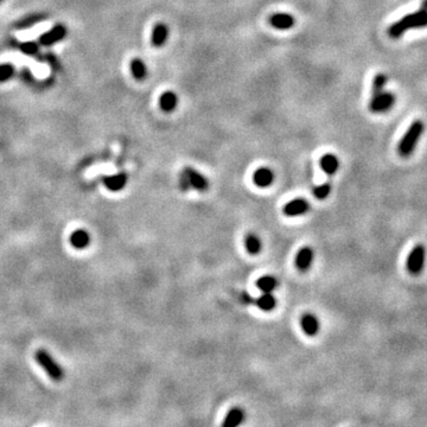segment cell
<instances>
[{"label":"cell","instance_id":"6da1fadb","mask_svg":"<svg viewBox=\"0 0 427 427\" xmlns=\"http://www.w3.org/2000/svg\"><path fill=\"white\" fill-rule=\"evenodd\" d=\"M427 27V11L420 9V11L407 15L400 21L388 29V35L392 38H399L409 29H420Z\"/></svg>","mask_w":427,"mask_h":427},{"label":"cell","instance_id":"7a4b0ae2","mask_svg":"<svg viewBox=\"0 0 427 427\" xmlns=\"http://www.w3.org/2000/svg\"><path fill=\"white\" fill-rule=\"evenodd\" d=\"M35 360L54 382H61L64 379L63 368L48 350L37 349L35 353Z\"/></svg>","mask_w":427,"mask_h":427},{"label":"cell","instance_id":"3957f363","mask_svg":"<svg viewBox=\"0 0 427 427\" xmlns=\"http://www.w3.org/2000/svg\"><path fill=\"white\" fill-rule=\"evenodd\" d=\"M422 131L423 123L422 121H420V120L414 121L412 125H410L409 128L407 129V132L405 133V135L400 140L399 145H397V152H399L401 157L406 158L412 155Z\"/></svg>","mask_w":427,"mask_h":427},{"label":"cell","instance_id":"277c9868","mask_svg":"<svg viewBox=\"0 0 427 427\" xmlns=\"http://www.w3.org/2000/svg\"><path fill=\"white\" fill-rule=\"evenodd\" d=\"M426 250L422 244H416L414 248L410 250L406 260V268L412 275L420 274L422 272L423 266H425Z\"/></svg>","mask_w":427,"mask_h":427},{"label":"cell","instance_id":"5b68a950","mask_svg":"<svg viewBox=\"0 0 427 427\" xmlns=\"http://www.w3.org/2000/svg\"><path fill=\"white\" fill-rule=\"evenodd\" d=\"M68 35L67 28L63 24H56L49 31H45L38 37V44L42 47H51V45L60 43Z\"/></svg>","mask_w":427,"mask_h":427},{"label":"cell","instance_id":"8992f818","mask_svg":"<svg viewBox=\"0 0 427 427\" xmlns=\"http://www.w3.org/2000/svg\"><path fill=\"white\" fill-rule=\"evenodd\" d=\"M394 102H395V96L392 93H387L382 90L379 94L371 95L369 109L373 113H383L392 108Z\"/></svg>","mask_w":427,"mask_h":427},{"label":"cell","instance_id":"52a82bcc","mask_svg":"<svg viewBox=\"0 0 427 427\" xmlns=\"http://www.w3.org/2000/svg\"><path fill=\"white\" fill-rule=\"evenodd\" d=\"M184 175L187 176L189 184H190L191 188L196 189L197 191L204 192L208 190V188H209V182H208V179L205 178V176H203L201 174V172H198L197 170H195L194 168H184L183 170Z\"/></svg>","mask_w":427,"mask_h":427},{"label":"cell","instance_id":"ba28073f","mask_svg":"<svg viewBox=\"0 0 427 427\" xmlns=\"http://www.w3.org/2000/svg\"><path fill=\"white\" fill-rule=\"evenodd\" d=\"M310 204L305 198H296V200L290 201L288 204H285L283 207V214L286 216L293 217V216H301L304 215L309 211Z\"/></svg>","mask_w":427,"mask_h":427},{"label":"cell","instance_id":"9c48e42d","mask_svg":"<svg viewBox=\"0 0 427 427\" xmlns=\"http://www.w3.org/2000/svg\"><path fill=\"white\" fill-rule=\"evenodd\" d=\"M169 38V27L165 23H157L152 29L151 43L155 48H162Z\"/></svg>","mask_w":427,"mask_h":427},{"label":"cell","instance_id":"30bf717a","mask_svg":"<svg viewBox=\"0 0 427 427\" xmlns=\"http://www.w3.org/2000/svg\"><path fill=\"white\" fill-rule=\"evenodd\" d=\"M274 181V174L269 168L262 166V168L256 169L253 174V182L256 187L267 188Z\"/></svg>","mask_w":427,"mask_h":427},{"label":"cell","instance_id":"8fae6325","mask_svg":"<svg viewBox=\"0 0 427 427\" xmlns=\"http://www.w3.org/2000/svg\"><path fill=\"white\" fill-rule=\"evenodd\" d=\"M127 181H128V176L125 172H120V174L107 176L103 178V185L112 192H118L122 190L126 187Z\"/></svg>","mask_w":427,"mask_h":427},{"label":"cell","instance_id":"7c38bea8","mask_svg":"<svg viewBox=\"0 0 427 427\" xmlns=\"http://www.w3.org/2000/svg\"><path fill=\"white\" fill-rule=\"evenodd\" d=\"M269 24L276 30H290L296 24V19L290 14H274L269 17Z\"/></svg>","mask_w":427,"mask_h":427},{"label":"cell","instance_id":"4fadbf2b","mask_svg":"<svg viewBox=\"0 0 427 427\" xmlns=\"http://www.w3.org/2000/svg\"><path fill=\"white\" fill-rule=\"evenodd\" d=\"M314 256H315L314 250L310 248V247H303V248L297 253V256H296L297 268L302 270V272L308 270L312 265Z\"/></svg>","mask_w":427,"mask_h":427},{"label":"cell","instance_id":"5bb4252c","mask_svg":"<svg viewBox=\"0 0 427 427\" xmlns=\"http://www.w3.org/2000/svg\"><path fill=\"white\" fill-rule=\"evenodd\" d=\"M69 242L75 249H86L90 243V234L84 229H77L71 233Z\"/></svg>","mask_w":427,"mask_h":427},{"label":"cell","instance_id":"9a60e30c","mask_svg":"<svg viewBox=\"0 0 427 427\" xmlns=\"http://www.w3.org/2000/svg\"><path fill=\"white\" fill-rule=\"evenodd\" d=\"M158 102H159V107H161L163 112L171 113L177 108L178 96L177 94L172 92V90H166V92H164L161 96H159Z\"/></svg>","mask_w":427,"mask_h":427},{"label":"cell","instance_id":"2e32d148","mask_svg":"<svg viewBox=\"0 0 427 427\" xmlns=\"http://www.w3.org/2000/svg\"><path fill=\"white\" fill-rule=\"evenodd\" d=\"M301 327L305 335L316 336L319 331V321L315 315L305 314L301 318Z\"/></svg>","mask_w":427,"mask_h":427},{"label":"cell","instance_id":"e0dca14e","mask_svg":"<svg viewBox=\"0 0 427 427\" xmlns=\"http://www.w3.org/2000/svg\"><path fill=\"white\" fill-rule=\"evenodd\" d=\"M129 71H131L133 79L136 81H144L148 77L149 70L145 62L141 58H133L129 62Z\"/></svg>","mask_w":427,"mask_h":427},{"label":"cell","instance_id":"ac0fdd59","mask_svg":"<svg viewBox=\"0 0 427 427\" xmlns=\"http://www.w3.org/2000/svg\"><path fill=\"white\" fill-rule=\"evenodd\" d=\"M319 165H321L322 170L324 171L325 174L332 176L338 171V169H340V161H338V158L336 157L335 155L328 153V155H324L321 158V161H319Z\"/></svg>","mask_w":427,"mask_h":427},{"label":"cell","instance_id":"d6986e66","mask_svg":"<svg viewBox=\"0 0 427 427\" xmlns=\"http://www.w3.org/2000/svg\"><path fill=\"white\" fill-rule=\"evenodd\" d=\"M244 420V412L240 407H233L229 412L227 413L224 421L222 422V426L224 427H235L239 426L243 422Z\"/></svg>","mask_w":427,"mask_h":427},{"label":"cell","instance_id":"ffe728a7","mask_svg":"<svg viewBox=\"0 0 427 427\" xmlns=\"http://www.w3.org/2000/svg\"><path fill=\"white\" fill-rule=\"evenodd\" d=\"M255 305L262 311H272L276 306V299L272 293H263L259 298L255 299Z\"/></svg>","mask_w":427,"mask_h":427},{"label":"cell","instance_id":"44dd1931","mask_svg":"<svg viewBox=\"0 0 427 427\" xmlns=\"http://www.w3.org/2000/svg\"><path fill=\"white\" fill-rule=\"evenodd\" d=\"M256 288L259 289L262 293H272L276 288H278V281H276L274 276L265 275L257 279Z\"/></svg>","mask_w":427,"mask_h":427},{"label":"cell","instance_id":"7402d4cb","mask_svg":"<svg viewBox=\"0 0 427 427\" xmlns=\"http://www.w3.org/2000/svg\"><path fill=\"white\" fill-rule=\"evenodd\" d=\"M244 247H246L247 252L249 254L255 255V254H259L260 250H261V240L255 234H247L246 237H244Z\"/></svg>","mask_w":427,"mask_h":427},{"label":"cell","instance_id":"603a6c76","mask_svg":"<svg viewBox=\"0 0 427 427\" xmlns=\"http://www.w3.org/2000/svg\"><path fill=\"white\" fill-rule=\"evenodd\" d=\"M43 21H45V15H42V14L31 15V16H28V17L21 19V21H18L15 24V28H16V30H25V29L34 27L35 24H37V23H41Z\"/></svg>","mask_w":427,"mask_h":427},{"label":"cell","instance_id":"cb8c5ba5","mask_svg":"<svg viewBox=\"0 0 427 427\" xmlns=\"http://www.w3.org/2000/svg\"><path fill=\"white\" fill-rule=\"evenodd\" d=\"M16 73V68L11 63L0 64V83L11 80Z\"/></svg>","mask_w":427,"mask_h":427},{"label":"cell","instance_id":"d4e9b609","mask_svg":"<svg viewBox=\"0 0 427 427\" xmlns=\"http://www.w3.org/2000/svg\"><path fill=\"white\" fill-rule=\"evenodd\" d=\"M18 49L23 54L29 55V56H36L40 53V44L36 42H24L18 45Z\"/></svg>","mask_w":427,"mask_h":427},{"label":"cell","instance_id":"484cf974","mask_svg":"<svg viewBox=\"0 0 427 427\" xmlns=\"http://www.w3.org/2000/svg\"><path fill=\"white\" fill-rule=\"evenodd\" d=\"M387 82V76L384 74H377L373 81V87H371V95L379 94L383 90L384 84Z\"/></svg>","mask_w":427,"mask_h":427},{"label":"cell","instance_id":"4316f807","mask_svg":"<svg viewBox=\"0 0 427 427\" xmlns=\"http://www.w3.org/2000/svg\"><path fill=\"white\" fill-rule=\"evenodd\" d=\"M331 192V187L330 184H322L318 185V187H316L314 189V195L316 198H318V200H324V198H327L329 195H330Z\"/></svg>","mask_w":427,"mask_h":427},{"label":"cell","instance_id":"83f0119b","mask_svg":"<svg viewBox=\"0 0 427 427\" xmlns=\"http://www.w3.org/2000/svg\"><path fill=\"white\" fill-rule=\"evenodd\" d=\"M178 184H179V189H181V190L184 191V192H187V191H189L191 189L190 184H189V181H188L187 176L184 175L183 171H181V174H179Z\"/></svg>","mask_w":427,"mask_h":427},{"label":"cell","instance_id":"f1b7e54d","mask_svg":"<svg viewBox=\"0 0 427 427\" xmlns=\"http://www.w3.org/2000/svg\"><path fill=\"white\" fill-rule=\"evenodd\" d=\"M241 301H242L244 304H250V302H252V297H250L249 293L242 292L241 293Z\"/></svg>","mask_w":427,"mask_h":427},{"label":"cell","instance_id":"f546056e","mask_svg":"<svg viewBox=\"0 0 427 427\" xmlns=\"http://www.w3.org/2000/svg\"><path fill=\"white\" fill-rule=\"evenodd\" d=\"M421 10H425V11H427V0H422Z\"/></svg>","mask_w":427,"mask_h":427},{"label":"cell","instance_id":"4dcf8cb0","mask_svg":"<svg viewBox=\"0 0 427 427\" xmlns=\"http://www.w3.org/2000/svg\"><path fill=\"white\" fill-rule=\"evenodd\" d=\"M3 2H4V0H0V4H2V3H3Z\"/></svg>","mask_w":427,"mask_h":427}]
</instances>
